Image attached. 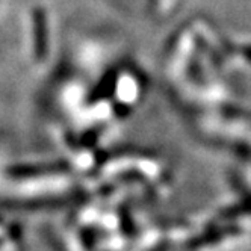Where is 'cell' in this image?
<instances>
[{
  "label": "cell",
  "instance_id": "obj_1",
  "mask_svg": "<svg viewBox=\"0 0 251 251\" xmlns=\"http://www.w3.org/2000/svg\"><path fill=\"white\" fill-rule=\"evenodd\" d=\"M32 17H33V30H35V38H37L38 50H44L46 49V43H47V19H46V12H44L43 8H33Z\"/></svg>",
  "mask_w": 251,
  "mask_h": 251
}]
</instances>
